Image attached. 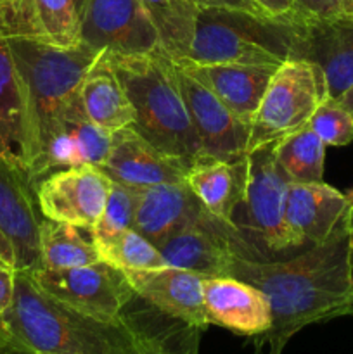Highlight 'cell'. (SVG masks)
<instances>
[{"label":"cell","instance_id":"cell-1","mask_svg":"<svg viewBox=\"0 0 353 354\" xmlns=\"http://www.w3.org/2000/svg\"><path fill=\"white\" fill-rule=\"evenodd\" d=\"M348 216L327 241L308 245L293 258L235 256L228 277L262 290L272 313L269 330L253 339L255 348H263L269 354H282L301 328L353 313Z\"/></svg>","mask_w":353,"mask_h":354},{"label":"cell","instance_id":"cell-2","mask_svg":"<svg viewBox=\"0 0 353 354\" xmlns=\"http://www.w3.org/2000/svg\"><path fill=\"white\" fill-rule=\"evenodd\" d=\"M0 320L37 354H141L147 341L134 315L123 311L118 322L90 317L45 292L23 270H16L12 301Z\"/></svg>","mask_w":353,"mask_h":354},{"label":"cell","instance_id":"cell-3","mask_svg":"<svg viewBox=\"0 0 353 354\" xmlns=\"http://www.w3.org/2000/svg\"><path fill=\"white\" fill-rule=\"evenodd\" d=\"M106 55L134 109L130 128L185 166L199 159L203 149L180 90L176 62L161 48L142 55Z\"/></svg>","mask_w":353,"mask_h":354},{"label":"cell","instance_id":"cell-4","mask_svg":"<svg viewBox=\"0 0 353 354\" xmlns=\"http://www.w3.org/2000/svg\"><path fill=\"white\" fill-rule=\"evenodd\" d=\"M24 97L23 166L30 175L62 104L78 90L97 52L80 41L57 47L30 37H7Z\"/></svg>","mask_w":353,"mask_h":354},{"label":"cell","instance_id":"cell-5","mask_svg":"<svg viewBox=\"0 0 353 354\" xmlns=\"http://www.w3.org/2000/svg\"><path fill=\"white\" fill-rule=\"evenodd\" d=\"M301 26L242 10L199 9L192 47L183 61L279 68L294 55Z\"/></svg>","mask_w":353,"mask_h":354},{"label":"cell","instance_id":"cell-6","mask_svg":"<svg viewBox=\"0 0 353 354\" xmlns=\"http://www.w3.org/2000/svg\"><path fill=\"white\" fill-rule=\"evenodd\" d=\"M249 176L246 196L232 223L255 252L256 259L305 249L286 218L289 178L280 169L272 144L248 152Z\"/></svg>","mask_w":353,"mask_h":354},{"label":"cell","instance_id":"cell-7","mask_svg":"<svg viewBox=\"0 0 353 354\" xmlns=\"http://www.w3.org/2000/svg\"><path fill=\"white\" fill-rule=\"evenodd\" d=\"M325 97L327 88L322 69L305 59H287L270 78L253 116L248 152L307 127Z\"/></svg>","mask_w":353,"mask_h":354},{"label":"cell","instance_id":"cell-8","mask_svg":"<svg viewBox=\"0 0 353 354\" xmlns=\"http://www.w3.org/2000/svg\"><path fill=\"white\" fill-rule=\"evenodd\" d=\"M35 282L61 303L107 322L123 318V311L135 292L123 270L106 261L76 268H38L30 272Z\"/></svg>","mask_w":353,"mask_h":354},{"label":"cell","instance_id":"cell-9","mask_svg":"<svg viewBox=\"0 0 353 354\" xmlns=\"http://www.w3.org/2000/svg\"><path fill=\"white\" fill-rule=\"evenodd\" d=\"M158 249L168 266L192 272L203 279L228 277L235 256L256 259L237 227L218 220L208 211Z\"/></svg>","mask_w":353,"mask_h":354},{"label":"cell","instance_id":"cell-10","mask_svg":"<svg viewBox=\"0 0 353 354\" xmlns=\"http://www.w3.org/2000/svg\"><path fill=\"white\" fill-rule=\"evenodd\" d=\"M80 41L97 54L142 55L159 48L158 33L141 0H87Z\"/></svg>","mask_w":353,"mask_h":354},{"label":"cell","instance_id":"cell-11","mask_svg":"<svg viewBox=\"0 0 353 354\" xmlns=\"http://www.w3.org/2000/svg\"><path fill=\"white\" fill-rule=\"evenodd\" d=\"M113 131L100 128L83 109L76 90L59 111L54 124L45 137L37 162L30 173L33 183L54 169L71 166H99L111 149Z\"/></svg>","mask_w":353,"mask_h":354},{"label":"cell","instance_id":"cell-12","mask_svg":"<svg viewBox=\"0 0 353 354\" xmlns=\"http://www.w3.org/2000/svg\"><path fill=\"white\" fill-rule=\"evenodd\" d=\"M111 183L93 165L48 173L35 183L42 216L90 230L102 214Z\"/></svg>","mask_w":353,"mask_h":354},{"label":"cell","instance_id":"cell-13","mask_svg":"<svg viewBox=\"0 0 353 354\" xmlns=\"http://www.w3.org/2000/svg\"><path fill=\"white\" fill-rule=\"evenodd\" d=\"M40 207L26 169L0 154V230L16 254V270L37 272L40 256Z\"/></svg>","mask_w":353,"mask_h":354},{"label":"cell","instance_id":"cell-14","mask_svg":"<svg viewBox=\"0 0 353 354\" xmlns=\"http://www.w3.org/2000/svg\"><path fill=\"white\" fill-rule=\"evenodd\" d=\"M176 75L194 130L199 137L203 156L228 161L248 156L251 124L239 120L206 86L185 75L179 66Z\"/></svg>","mask_w":353,"mask_h":354},{"label":"cell","instance_id":"cell-15","mask_svg":"<svg viewBox=\"0 0 353 354\" xmlns=\"http://www.w3.org/2000/svg\"><path fill=\"white\" fill-rule=\"evenodd\" d=\"M97 168L114 183L132 189H147L161 183L185 182L189 166L166 156L142 138L134 128L113 131L111 149Z\"/></svg>","mask_w":353,"mask_h":354},{"label":"cell","instance_id":"cell-16","mask_svg":"<svg viewBox=\"0 0 353 354\" xmlns=\"http://www.w3.org/2000/svg\"><path fill=\"white\" fill-rule=\"evenodd\" d=\"M125 275L138 299L175 320L206 330L210 322L204 311L203 277L173 266L125 270Z\"/></svg>","mask_w":353,"mask_h":354},{"label":"cell","instance_id":"cell-17","mask_svg":"<svg viewBox=\"0 0 353 354\" xmlns=\"http://www.w3.org/2000/svg\"><path fill=\"white\" fill-rule=\"evenodd\" d=\"M204 311L210 325H218L237 335L258 337L272 324L265 294L235 277H215L203 282Z\"/></svg>","mask_w":353,"mask_h":354},{"label":"cell","instance_id":"cell-18","mask_svg":"<svg viewBox=\"0 0 353 354\" xmlns=\"http://www.w3.org/2000/svg\"><path fill=\"white\" fill-rule=\"evenodd\" d=\"M296 59H305L324 73L327 95L338 99L353 85V21H311L298 31Z\"/></svg>","mask_w":353,"mask_h":354},{"label":"cell","instance_id":"cell-19","mask_svg":"<svg viewBox=\"0 0 353 354\" xmlns=\"http://www.w3.org/2000/svg\"><path fill=\"white\" fill-rule=\"evenodd\" d=\"M176 66L249 124L277 69L272 66L197 64L190 61H179Z\"/></svg>","mask_w":353,"mask_h":354},{"label":"cell","instance_id":"cell-20","mask_svg":"<svg viewBox=\"0 0 353 354\" xmlns=\"http://www.w3.org/2000/svg\"><path fill=\"white\" fill-rule=\"evenodd\" d=\"M345 194L324 182H289L286 218L293 234L305 248L327 241L338 225L350 214Z\"/></svg>","mask_w":353,"mask_h":354},{"label":"cell","instance_id":"cell-21","mask_svg":"<svg viewBox=\"0 0 353 354\" xmlns=\"http://www.w3.org/2000/svg\"><path fill=\"white\" fill-rule=\"evenodd\" d=\"M204 211L185 182L138 189L134 230L159 248L173 234L194 223Z\"/></svg>","mask_w":353,"mask_h":354},{"label":"cell","instance_id":"cell-22","mask_svg":"<svg viewBox=\"0 0 353 354\" xmlns=\"http://www.w3.org/2000/svg\"><path fill=\"white\" fill-rule=\"evenodd\" d=\"M248 176V156L235 161L201 156L187 169L185 183L208 213L234 225L232 220L244 201Z\"/></svg>","mask_w":353,"mask_h":354},{"label":"cell","instance_id":"cell-23","mask_svg":"<svg viewBox=\"0 0 353 354\" xmlns=\"http://www.w3.org/2000/svg\"><path fill=\"white\" fill-rule=\"evenodd\" d=\"M83 109L90 121L109 131L134 123V109L106 54H99L78 86Z\"/></svg>","mask_w":353,"mask_h":354},{"label":"cell","instance_id":"cell-24","mask_svg":"<svg viewBox=\"0 0 353 354\" xmlns=\"http://www.w3.org/2000/svg\"><path fill=\"white\" fill-rule=\"evenodd\" d=\"M0 154L23 166L24 97L6 37H0Z\"/></svg>","mask_w":353,"mask_h":354},{"label":"cell","instance_id":"cell-25","mask_svg":"<svg viewBox=\"0 0 353 354\" xmlns=\"http://www.w3.org/2000/svg\"><path fill=\"white\" fill-rule=\"evenodd\" d=\"M158 33L159 48L175 62L189 57L199 7L194 0H141Z\"/></svg>","mask_w":353,"mask_h":354},{"label":"cell","instance_id":"cell-26","mask_svg":"<svg viewBox=\"0 0 353 354\" xmlns=\"http://www.w3.org/2000/svg\"><path fill=\"white\" fill-rule=\"evenodd\" d=\"M40 256L42 266L52 270L76 268L100 261L92 235L85 239L80 227L47 218L40 225Z\"/></svg>","mask_w":353,"mask_h":354},{"label":"cell","instance_id":"cell-27","mask_svg":"<svg viewBox=\"0 0 353 354\" xmlns=\"http://www.w3.org/2000/svg\"><path fill=\"white\" fill-rule=\"evenodd\" d=\"M325 147L322 138L307 124L273 142V154L289 182L315 183L322 182L324 176Z\"/></svg>","mask_w":353,"mask_h":354},{"label":"cell","instance_id":"cell-28","mask_svg":"<svg viewBox=\"0 0 353 354\" xmlns=\"http://www.w3.org/2000/svg\"><path fill=\"white\" fill-rule=\"evenodd\" d=\"M100 259L120 270H154L165 268V261L159 249L134 228L121 232L116 237L96 244Z\"/></svg>","mask_w":353,"mask_h":354},{"label":"cell","instance_id":"cell-29","mask_svg":"<svg viewBox=\"0 0 353 354\" xmlns=\"http://www.w3.org/2000/svg\"><path fill=\"white\" fill-rule=\"evenodd\" d=\"M40 40L57 47L80 44V17L75 0H33Z\"/></svg>","mask_w":353,"mask_h":354},{"label":"cell","instance_id":"cell-30","mask_svg":"<svg viewBox=\"0 0 353 354\" xmlns=\"http://www.w3.org/2000/svg\"><path fill=\"white\" fill-rule=\"evenodd\" d=\"M138 201V189L125 187L121 183H111L102 214L96 227L90 228L93 242L100 244L116 237L121 232L134 228L135 207Z\"/></svg>","mask_w":353,"mask_h":354},{"label":"cell","instance_id":"cell-31","mask_svg":"<svg viewBox=\"0 0 353 354\" xmlns=\"http://www.w3.org/2000/svg\"><path fill=\"white\" fill-rule=\"evenodd\" d=\"M147 332V341L141 354H199L203 328L192 327L175 318H166L165 327H151L145 317H137Z\"/></svg>","mask_w":353,"mask_h":354},{"label":"cell","instance_id":"cell-32","mask_svg":"<svg viewBox=\"0 0 353 354\" xmlns=\"http://www.w3.org/2000/svg\"><path fill=\"white\" fill-rule=\"evenodd\" d=\"M308 127L325 145L341 147L353 140V114L329 95L318 104L314 116L308 121Z\"/></svg>","mask_w":353,"mask_h":354},{"label":"cell","instance_id":"cell-33","mask_svg":"<svg viewBox=\"0 0 353 354\" xmlns=\"http://www.w3.org/2000/svg\"><path fill=\"white\" fill-rule=\"evenodd\" d=\"M0 37L40 38L33 0H0Z\"/></svg>","mask_w":353,"mask_h":354},{"label":"cell","instance_id":"cell-34","mask_svg":"<svg viewBox=\"0 0 353 354\" xmlns=\"http://www.w3.org/2000/svg\"><path fill=\"white\" fill-rule=\"evenodd\" d=\"M253 2L270 19H277L289 24L311 23L294 0H253Z\"/></svg>","mask_w":353,"mask_h":354},{"label":"cell","instance_id":"cell-35","mask_svg":"<svg viewBox=\"0 0 353 354\" xmlns=\"http://www.w3.org/2000/svg\"><path fill=\"white\" fill-rule=\"evenodd\" d=\"M294 2L310 21H336L343 17L339 0H294Z\"/></svg>","mask_w":353,"mask_h":354},{"label":"cell","instance_id":"cell-36","mask_svg":"<svg viewBox=\"0 0 353 354\" xmlns=\"http://www.w3.org/2000/svg\"><path fill=\"white\" fill-rule=\"evenodd\" d=\"M199 9H228V10H242V12L255 14V16L266 17L253 0H194Z\"/></svg>","mask_w":353,"mask_h":354},{"label":"cell","instance_id":"cell-37","mask_svg":"<svg viewBox=\"0 0 353 354\" xmlns=\"http://www.w3.org/2000/svg\"><path fill=\"white\" fill-rule=\"evenodd\" d=\"M14 277H16V268L0 261V318L12 301Z\"/></svg>","mask_w":353,"mask_h":354},{"label":"cell","instance_id":"cell-38","mask_svg":"<svg viewBox=\"0 0 353 354\" xmlns=\"http://www.w3.org/2000/svg\"><path fill=\"white\" fill-rule=\"evenodd\" d=\"M0 354H37L14 339L9 332L0 334Z\"/></svg>","mask_w":353,"mask_h":354},{"label":"cell","instance_id":"cell-39","mask_svg":"<svg viewBox=\"0 0 353 354\" xmlns=\"http://www.w3.org/2000/svg\"><path fill=\"white\" fill-rule=\"evenodd\" d=\"M0 261L16 268V254H14V249L10 245L9 239L2 234V230H0Z\"/></svg>","mask_w":353,"mask_h":354},{"label":"cell","instance_id":"cell-40","mask_svg":"<svg viewBox=\"0 0 353 354\" xmlns=\"http://www.w3.org/2000/svg\"><path fill=\"white\" fill-rule=\"evenodd\" d=\"M336 100H338L343 107H346V109L353 114V85H350L348 88H346L345 92H343Z\"/></svg>","mask_w":353,"mask_h":354},{"label":"cell","instance_id":"cell-41","mask_svg":"<svg viewBox=\"0 0 353 354\" xmlns=\"http://www.w3.org/2000/svg\"><path fill=\"white\" fill-rule=\"evenodd\" d=\"M339 3H341L343 17L353 21V0H339Z\"/></svg>","mask_w":353,"mask_h":354},{"label":"cell","instance_id":"cell-42","mask_svg":"<svg viewBox=\"0 0 353 354\" xmlns=\"http://www.w3.org/2000/svg\"><path fill=\"white\" fill-rule=\"evenodd\" d=\"M350 280H352V294H353V244L350 245Z\"/></svg>","mask_w":353,"mask_h":354},{"label":"cell","instance_id":"cell-43","mask_svg":"<svg viewBox=\"0 0 353 354\" xmlns=\"http://www.w3.org/2000/svg\"><path fill=\"white\" fill-rule=\"evenodd\" d=\"M85 6H87V0H75V7H76V12H78V17L82 16Z\"/></svg>","mask_w":353,"mask_h":354},{"label":"cell","instance_id":"cell-44","mask_svg":"<svg viewBox=\"0 0 353 354\" xmlns=\"http://www.w3.org/2000/svg\"><path fill=\"white\" fill-rule=\"evenodd\" d=\"M348 225H350V241H352V244H353V207H352V209H350Z\"/></svg>","mask_w":353,"mask_h":354},{"label":"cell","instance_id":"cell-45","mask_svg":"<svg viewBox=\"0 0 353 354\" xmlns=\"http://www.w3.org/2000/svg\"><path fill=\"white\" fill-rule=\"evenodd\" d=\"M346 199H348V203H350V207H353V189L350 190L348 194H346Z\"/></svg>","mask_w":353,"mask_h":354},{"label":"cell","instance_id":"cell-46","mask_svg":"<svg viewBox=\"0 0 353 354\" xmlns=\"http://www.w3.org/2000/svg\"><path fill=\"white\" fill-rule=\"evenodd\" d=\"M253 354H269V353H266L263 348H255V351H253Z\"/></svg>","mask_w":353,"mask_h":354},{"label":"cell","instance_id":"cell-47","mask_svg":"<svg viewBox=\"0 0 353 354\" xmlns=\"http://www.w3.org/2000/svg\"><path fill=\"white\" fill-rule=\"evenodd\" d=\"M7 332V328L3 327V324H2V320H0V334H6Z\"/></svg>","mask_w":353,"mask_h":354}]
</instances>
